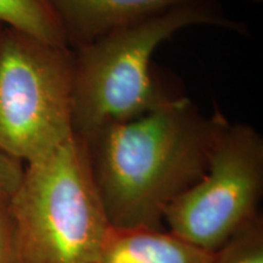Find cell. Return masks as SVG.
I'll use <instances>...</instances> for the list:
<instances>
[{
  "mask_svg": "<svg viewBox=\"0 0 263 263\" xmlns=\"http://www.w3.org/2000/svg\"><path fill=\"white\" fill-rule=\"evenodd\" d=\"M228 123L218 111L210 116L172 98L81 138L111 227L161 229L170 203L205 174Z\"/></svg>",
  "mask_w": 263,
  "mask_h": 263,
  "instance_id": "1",
  "label": "cell"
},
{
  "mask_svg": "<svg viewBox=\"0 0 263 263\" xmlns=\"http://www.w3.org/2000/svg\"><path fill=\"white\" fill-rule=\"evenodd\" d=\"M194 26H215L234 32L244 27L227 17L216 0H193L72 49L73 134L85 138L107 124L149 112L172 99L154 78L151 61L163 42Z\"/></svg>",
  "mask_w": 263,
  "mask_h": 263,
  "instance_id": "2",
  "label": "cell"
},
{
  "mask_svg": "<svg viewBox=\"0 0 263 263\" xmlns=\"http://www.w3.org/2000/svg\"><path fill=\"white\" fill-rule=\"evenodd\" d=\"M22 263H95L111 228L83 139L25 164L10 199Z\"/></svg>",
  "mask_w": 263,
  "mask_h": 263,
  "instance_id": "3",
  "label": "cell"
},
{
  "mask_svg": "<svg viewBox=\"0 0 263 263\" xmlns=\"http://www.w3.org/2000/svg\"><path fill=\"white\" fill-rule=\"evenodd\" d=\"M74 54L0 25V151L25 164L73 136Z\"/></svg>",
  "mask_w": 263,
  "mask_h": 263,
  "instance_id": "4",
  "label": "cell"
},
{
  "mask_svg": "<svg viewBox=\"0 0 263 263\" xmlns=\"http://www.w3.org/2000/svg\"><path fill=\"white\" fill-rule=\"evenodd\" d=\"M263 138L249 123H228L213 146L209 166L163 215L170 232L216 252L261 213Z\"/></svg>",
  "mask_w": 263,
  "mask_h": 263,
  "instance_id": "5",
  "label": "cell"
},
{
  "mask_svg": "<svg viewBox=\"0 0 263 263\" xmlns=\"http://www.w3.org/2000/svg\"><path fill=\"white\" fill-rule=\"evenodd\" d=\"M189 2L193 0H49L72 49Z\"/></svg>",
  "mask_w": 263,
  "mask_h": 263,
  "instance_id": "6",
  "label": "cell"
},
{
  "mask_svg": "<svg viewBox=\"0 0 263 263\" xmlns=\"http://www.w3.org/2000/svg\"><path fill=\"white\" fill-rule=\"evenodd\" d=\"M213 256L170 230L111 227L95 263H212Z\"/></svg>",
  "mask_w": 263,
  "mask_h": 263,
  "instance_id": "7",
  "label": "cell"
},
{
  "mask_svg": "<svg viewBox=\"0 0 263 263\" xmlns=\"http://www.w3.org/2000/svg\"><path fill=\"white\" fill-rule=\"evenodd\" d=\"M0 25L60 47H68L49 0H0Z\"/></svg>",
  "mask_w": 263,
  "mask_h": 263,
  "instance_id": "8",
  "label": "cell"
},
{
  "mask_svg": "<svg viewBox=\"0 0 263 263\" xmlns=\"http://www.w3.org/2000/svg\"><path fill=\"white\" fill-rule=\"evenodd\" d=\"M212 263H263V218L258 215L217 250Z\"/></svg>",
  "mask_w": 263,
  "mask_h": 263,
  "instance_id": "9",
  "label": "cell"
},
{
  "mask_svg": "<svg viewBox=\"0 0 263 263\" xmlns=\"http://www.w3.org/2000/svg\"><path fill=\"white\" fill-rule=\"evenodd\" d=\"M10 199L11 195H0V263H22Z\"/></svg>",
  "mask_w": 263,
  "mask_h": 263,
  "instance_id": "10",
  "label": "cell"
},
{
  "mask_svg": "<svg viewBox=\"0 0 263 263\" xmlns=\"http://www.w3.org/2000/svg\"><path fill=\"white\" fill-rule=\"evenodd\" d=\"M25 172V163L0 151V195H12Z\"/></svg>",
  "mask_w": 263,
  "mask_h": 263,
  "instance_id": "11",
  "label": "cell"
}]
</instances>
